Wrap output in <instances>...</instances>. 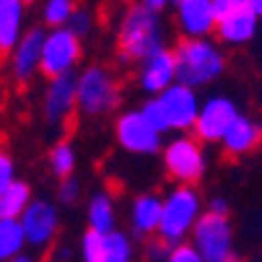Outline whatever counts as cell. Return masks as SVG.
<instances>
[{"label":"cell","mask_w":262,"mask_h":262,"mask_svg":"<svg viewBox=\"0 0 262 262\" xmlns=\"http://www.w3.org/2000/svg\"><path fill=\"white\" fill-rule=\"evenodd\" d=\"M164 45V21L161 13L145 8L140 3L130 6L117 26V50L120 60L127 62H143L148 55L159 52Z\"/></svg>","instance_id":"1"},{"label":"cell","mask_w":262,"mask_h":262,"mask_svg":"<svg viewBox=\"0 0 262 262\" xmlns=\"http://www.w3.org/2000/svg\"><path fill=\"white\" fill-rule=\"evenodd\" d=\"M177 55V81L192 89H205L218 81L226 70V55L210 36L184 39L174 47Z\"/></svg>","instance_id":"2"},{"label":"cell","mask_w":262,"mask_h":262,"mask_svg":"<svg viewBox=\"0 0 262 262\" xmlns=\"http://www.w3.org/2000/svg\"><path fill=\"white\" fill-rule=\"evenodd\" d=\"M203 215V198L195 184H177L164 198V213H161V226L159 236L164 242L182 244L187 236H192L195 223Z\"/></svg>","instance_id":"3"},{"label":"cell","mask_w":262,"mask_h":262,"mask_svg":"<svg viewBox=\"0 0 262 262\" xmlns=\"http://www.w3.org/2000/svg\"><path fill=\"white\" fill-rule=\"evenodd\" d=\"M122 91L117 76L106 65H86L78 73V112L89 120L112 115L120 106Z\"/></svg>","instance_id":"4"},{"label":"cell","mask_w":262,"mask_h":262,"mask_svg":"<svg viewBox=\"0 0 262 262\" xmlns=\"http://www.w3.org/2000/svg\"><path fill=\"white\" fill-rule=\"evenodd\" d=\"M164 169L177 184H195L203 179L208 169V156L203 151V143L192 135H179L171 138L164 145Z\"/></svg>","instance_id":"5"},{"label":"cell","mask_w":262,"mask_h":262,"mask_svg":"<svg viewBox=\"0 0 262 262\" xmlns=\"http://www.w3.org/2000/svg\"><path fill=\"white\" fill-rule=\"evenodd\" d=\"M192 244L205 262H229L234 252V229L229 215L205 210L192 229Z\"/></svg>","instance_id":"6"},{"label":"cell","mask_w":262,"mask_h":262,"mask_svg":"<svg viewBox=\"0 0 262 262\" xmlns=\"http://www.w3.org/2000/svg\"><path fill=\"white\" fill-rule=\"evenodd\" d=\"M81 57H83V42L78 34H73L68 26L50 29L42 52V76L50 81L65 76V73H76Z\"/></svg>","instance_id":"7"},{"label":"cell","mask_w":262,"mask_h":262,"mask_svg":"<svg viewBox=\"0 0 262 262\" xmlns=\"http://www.w3.org/2000/svg\"><path fill=\"white\" fill-rule=\"evenodd\" d=\"M115 138L122 151L135 154V156H154L161 151V133L145 120L140 109H127L115 122Z\"/></svg>","instance_id":"8"},{"label":"cell","mask_w":262,"mask_h":262,"mask_svg":"<svg viewBox=\"0 0 262 262\" xmlns=\"http://www.w3.org/2000/svg\"><path fill=\"white\" fill-rule=\"evenodd\" d=\"M78 112V73L50 78L42 94V117L52 127H65Z\"/></svg>","instance_id":"9"},{"label":"cell","mask_w":262,"mask_h":262,"mask_svg":"<svg viewBox=\"0 0 262 262\" xmlns=\"http://www.w3.org/2000/svg\"><path fill=\"white\" fill-rule=\"evenodd\" d=\"M45 39H47V29L42 26H31L24 31L18 45L8 52V68H11V78L18 86H26L36 73H42V52H45Z\"/></svg>","instance_id":"10"},{"label":"cell","mask_w":262,"mask_h":262,"mask_svg":"<svg viewBox=\"0 0 262 262\" xmlns=\"http://www.w3.org/2000/svg\"><path fill=\"white\" fill-rule=\"evenodd\" d=\"M239 117V106L223 94H215L210 99L203 101L200 106V117L195 122V138L200 143H218L223 140V135L229 133V127L236 122Z\"/></svg>","instance_id":"11"},{"label":"cell","mask_w":262,"mask_h":262,"mask_svg":"<svg viewBox=\"0 0 262 262\" xmlns=\"http://www.w3.org/2000/svg\"><path fill=\"white\" fill-rule=\"evenodd\" d=\"M18 221L24 226L29 247H34V249H47L57 239L60 213H57V205L50 200H31V205L26 208V213Z\"/></svg>","instance_id":"12"},{"label":"cell","mask_w":262,"mask_h":262,"mask_svg":"<svg viewBox=\"0 0 262 262\" xmlns=\"http://www.w3.org/2000/svg\"><path fill=\"white\" fill-rule=\"evenodd\" d=\"M166 115H169V122H171V130H177L179 135L195 130V122L200 117V96H198V89L192 86H184V83H171L164 94H159Z\"/></svg>","instance_id":"13"},{"label":"cell","mask_w":262,"mask_h":262,"mask_svg":"<svg viewBox=\"0 0 262 262\" xmlns=\"http://www.w3.org/2000/svg\"><path fill=\"white\" fill-rule=\"evenodd\" d=\"M174 24L184 39L210 36L218 26L213 0H174Z\"/></svg>","instance_id":"14"},{"label":"cell","mask_w":262,"mask_h":262,"mask_svg":"<svg viewBox=\"0 0 262 262\" xmlns=\"http://www.w3.org/2000/svg\"><path fill=\"white\" fill-rule=\"evenodd\" d=\"M171 83H177V55L169 47H161L159 52L148 55L143 62H138V86L148 96L164 94Z\"/></svg>","instance_id":"15"},{"label":"cell","mask_w":262,"mask_h":262,"mask_svg":"<svg viewBox=\"0 0 262 262\" xmlns=\"http://www.w3.org/2000/svg\"><path fill=\"white\" fill-rule=\"evenodd\" d=\"M161 213H164V198H159L156 192L138 195L130 208V231L140 239H151L154 234H159Z\"/></svg>","instance_id":"16"},{"label":"cell","mask_w":262,"mask_h":262,"mask_svg":"<svg viewBox=\"0 0 262 262\" xmlns=\"http://www.w3.org/2000/svg\"><path fill=\"white\" fill-rule=\"evenodd\" d=\"M259 143H262V127L254 120L239 115L236 122L229 127V133L223 135L221 148H223V154H226V156L239 159V156L252 154L254 148H259Z\"/></svg>","instance_id":"17"},{"label":"cell","mask_w":262,"mask_h":262,"mask_svg":"<svg viewBox=\"0 0 262 262\" xmlns=\"http://www.w3.org/2000/svg\"><path fill=\"white\" fill-rule=\"evenodd\" d=\"M259 16L254 13V11H242V13H234V16H229V18H223V21H218V26H215V36H218V42H223V45H229V47H242V45H247V42H252L254 39V34H257V29H259Z\"/></svg>","instance_id":"18"},{"label":"cell","mask_w":262,"mask_h":262,"mask_svg":"<svg viewBox=\"0 0 262 262\" xmlns=\"http://www.w3.org/2000/svg\"><path fill=\"white\" fill-rule=\"evenodd\" d=\"M26 0H0V45L11 52L24 36L26 24Z\"/></svg>","instance_id":"19"},{"label":"cell","mask_w":262,"mask_h":262,"mask_svg":"<svg viewBox=\"0 0 262 262\" xmlns=\"http://www.w3.org/2000/svg\"><path fill=\"white\" fill-rule=\"evenodd\" d=\"M86 221H89V229L109 234L117 229V208H115V198L109 192H96L89 205H86Z\"/></svg>","instance_id":"20"},{"label":"cell","mask_w":262,"mask_h":262,"mask_svg":"<svg viewBox=\"0 0 262 262\" xmlns=\"http://www.w3.org/2000/svg\"><path fill=\"white\" fill-rule=\"evenodd\" d=\"M29 247L18 218H0V262H11Z\"/></svg>","instance_id":"21"},{"label":"cell","mask_w":262,"mask_h":262,"mask_svg":"<svg viewBox=\"0 0 262 262\" xmlns=\"http://www.w3.org/2000/svg\"><path fill=\"white\" fill-rule=\"evenodd\" d=\"M31 187L21 179H16L8 190L0 195V203H3V218H21L26 213V208L31 205Z\"/></svg>","instance_id":"22"},{"label":"cell","mask_w":262,"mask_h":262,"mask_svg":"<svg viewBox=\"0 0 262 262\" xmlns=\"http://www.w3.org/2000/svg\"><path fill=\"white\" fill-rule=\"evenodd\" d=\"M47 161H50V171H52L57 179H68V177H73V171H76L78 156H76V148H73V143L60 140V143H55V145L50 148Z\"/></svg>","instance_id":"23"},{"label":"cell","mask_w":262,"mask_h":262,"mask_svg":"<svg viewBox=\"0 0 262 262\" xmlns=\"http://www.w3.org/2000/svg\"><path fill=\"white\" fill-rule=\"evenodd\" d=\"M76 11H78L76 0H45L42 3V21L50 29H62V26L70 24Z\"/></svg>","instance_id":"24"},{"label":"cell","mask_w":262,"mask_h":262,"mask_svg":"<svg viewBox=\"0 0 262 262\" xmlns=\"http://www.w3.org/2000/svg\"><path fill=\"white\" fill-rule=\"evenodd\" d=\"M135 257V247L130 234L115 229L106 234V262H133Z\"/></svg>","instance_id":"25"},{"label":"cell","mask_w":262,"mask_h":262,"mask_svg":"<svg viewBox=\"0 0 262 262\" xmlns=\"http://www.w3.org/2000/svg\"><path fill=\"white\" fill-rule=\"evenodd\" d=\"M81 262H106V234L86 229L81 236Z\"/></svg>","instance_id":"26"},{"label":"cell","mask_w":262,"mask_h":262,"mask_svg":"<svg viewBox=\"0 0 262 262\" xmlns=\"http://www.w3.org/2000/svg\"><path fill=\"white\" fill-rule=\"evenodd\" d=\"M140 112H143V115H145V120L151 122V125H154V127H156L161 135L171 130L169 115H166V109H164V104H161V99H159V96L145 99V101H143V106H140Z\"/></svg>","instance_id":"27"},{"label":"cell","mask_w":262,"mask_h":262,"mask_svg":"<svg viewBox=\"0 0 262 262\" xmlns=\"http://www.w3.org/2000/svg\"><path fill=\"white\" fill-rule=\"evenodd\" d=\"M83 195V187L76 177H68V179H60L57 182V200L62 205H76Z\"/></svg>","instance_id":"28"},{"label":"cell","mask_w":262,"mask_h":262,"mask_svg":"<svg viewBox=\"0 0 262 262\" xmlns=\"http://www.w3.org/2000/svg\"><path fill=\"white\" fill-rule=\"evenodd\" d=\"M68 29H70L73 34H78L81 39H83V36H89V34L94 31V13H91L89 8H78L76 13H73Z\"/></svg>","instance_id":"29"},{"label":"cell","mask_w":262,"mask_h":262,"mask_svg":"<svg viewBox=\"0 0 262 262\" xmlns=\"http://www.w3.org/2000/svg\"><path fill=\"white\" fill-rule=\"evenodd\" d=\"M166 262H205V259L200 257V252L195 249L192 242H182V244H174L171 247Z\"/></svg>","instance_id":"30"},{"label":"cell","mask_w":262,"mask_h":262,"mask_svg":"<svg viewBox=\"0 0 262 262\" xmlns=\"http://www.w3.org/2000/svg\"><path fill=\"white\" fill-rule=\"evenodd\" d=\"M13 182H16V164H13V156L0 148V195H3Z\"/></svg>","instance_id":"31"},{"label":"cell","mask_w":262,"mask_h":262,"mask_svg":"<svg viewBox=\"0 0 262 262\" xmlns=\"http://www.w3.org/2000/svg\"><path fill=\"white\" fill-rule=\"evenodd\" d=\"M249 8V0H213V11H215V18L223 21L234 13H242Z\"/></svg>","instance_id":"32"},{"label":"cell","mask_w":262,"mask_h":262,"mask_svg":"<svg viewBox=\"0 0 262 262\" xmlns=\"http://www.w3.org/2000/svg\"><path fill=\"white\" fill-rule=\"evenodd\" d=\"M169 252H171V244L164 242L161 236L145 242V257H148V262H166Z\"/></svg>","instance_id":"33"},{"label":"cell","mask_w":262,"mask_h":262,"mask_svg":"<svg viewBox=\"0 0 262 262\" xmlns=\"http://www.w3.org/2000/svg\"><path fill=\"white\" fill-rule=\"evenodd\" d=\"M208 210L210 213H218V215H229V200L226 198H213L210 203H208Z\"/></svg>","instance_id":"34"},{"label":"cell","mask_w":262,"mask_h":262,"mask_svg":"<svg viewBox=\"0 0 262 262\" xmlns=\"http://www.w3.org/2000/svg\"><path fill=\"white\" fill-rule=\"evenodd\" d=\"M138 3L145 6V8H151V11H156V13H161V11L169 8V3H174V0H138Z\"/></svg>","instance_id":"35"},{"label":"cell","mask_w":262,"mask_h":262,"mask_svg":"<svg viewBox=\"0 0 262 262\" xmlns=\"http://www.w3.org/2000/svg\"><path fill=\"white\" fill-rule=\"evenodd\" d=\"M249 11H254L262 18V0H249Z\"/></svg>","instance_id":"36"},{"label":"cell","mask_w":262,"mask_h":262,"mask_svg":"<svg viewBox=\"0 0 262 262\" xmlns=\"http://www.w3.org/2000/svg\"><path fill=\"white\" fill-rule=\"evenodd\" d=\"M11 262H36V259L29 257V254H21V257H16V259H11Z\"/></svg>","instance_id":"37"},{"label":"cell","mask_w":262,"mask_h":262,"mask_svg":"<svg viewBox=\"0 0 262 262\" xmlns=\"http://www.w3.org/2000/svg\"><path fill=\"white\" fill-rule=\"evenodd\" d=\"M229 262H242V257H239V254H231V257H229Z\"/></svg>","instance_id":"38"},{"label":"cell","mask_w":262,"mask_h":262,"mask_svg":"<svg viewBox=\"0 0 262 262\" xmlns=\"http://www.w3.org/2000/svg\"><path fill=\"white\" fill-rule=\"evenodd\" d=\"M3 55H6V47H3V45H0V60H3Z\"/></svg>","instance_id":"39"},{"label":"cell","mask_w":262,"mask_h":262,"mask_svg":"<svg viewBox=\"0 0 262 262\" xmlns=\"http://www.w3.org/2000/svg\"><path fill=\"white\" fill-rule=\"evenodd\" d=\"M0 218H3V203H0Z\"/></svg>","instance_id":"40"},{"label":"cell","mask_w":262,"mask_h":262,"mask_svg":"<svg viewBox=\"0 0 262 262\" xmlns=\"http://www.w3.org/2000/svg\"><path fill=\"white\" fill-rule=\"evenodd\" d=\"M26 3H36V0H26Z\"/></svg>","instance_id":"41"}]
</instances>
